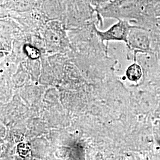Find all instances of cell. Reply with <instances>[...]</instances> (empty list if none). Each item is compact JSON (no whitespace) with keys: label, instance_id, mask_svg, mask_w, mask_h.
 <instances>
[{"label":"cell","instance_id":"obj_1","mask_svg":"<svg viewBox=\"0 0 160 160\" xmlns=\"http://www.w3.org/2000/svg\"><path fill=\"white\" fill-rule=\"evenodd\" d=\"M135 26L131 25L127 20L119 19L117 23L105 32L98 30L95 26H94L93 29L102 42L110 40L123 41L127 45L129 32Z\"/></svg>","mask_w":160,"mask_h":160},{"label":"cell","instance_id":"obj_2","mask_svg":"<svg viewBox=\"0 0 160 160\" xmlns=\"http://www.w3.org/2000/svg\"><path fill=\"white\" fill-rule=\"evenodd\" d=\"M45 29V38L49 49L59 50L67 46L68 41L61 23L52 20L47 23Z\"/></svg>","mask_w":160,"mask_h":160},{"label":"cell","instance_id":"obj_3","mask_svg":"<svg viewBox=\"0 0 160 160\" xmlns=\"http://www.w3.org/2000/svg\"><path fill=\"white\" fill-rule=\"evenodd\" d=\"M127 46L137 51L146 52L150 48V39L145 29L135 26L131 30L128 36Z\"/></svg>","mask_w":160,"mask_h":160},{"label":"cell","instance_id":"obj_4","mask_svg":"<svg viewBox=\"0 0 160 160\" xmlns=\"http://www.w3.org/2000/svg\"><path fill=\"white\" fill-rule=\"evenodd\" d=\"M42 12L45 16L53 19L65 16L67 8V0H43Z\"/></svg>","mask_w":160,"mask_h":160},{"label":"cell","instance_id":"obj_5","mask_svg":"<svg viewBox=\"0 0 160 160\" xmlns=\"http://www.w3.org/2000/svg\"><path fill=\"white\" fill-rule=\"evenodd\" d=\"M126 76L131 81L137 82L142 76V70L141 67L137 63H133L126 70Z\"/></svg>","mask_w":160,"mask_h":160},{"label":"cell","instance_id":"obj_6","mask_svg":"<svg viewBox=\"0 0 160 160\" xmlns=\"http://www.w3.org/2000/svg\"><path fill=\"white\" fill-rule=\"evenodd\" d=\"M24 50L26 53L27 55L31 59H38L40 57V53L39 51L34 46L30 45H26L24 46Z\"/></svg>","mask_w":160,"mask_h":160},{"label":"cell","instance_id":"obj_7","mask_svg":"<svg viewBox=\"0 0 160 160\" xmlns=\"http://www.w3.org/2000/svg\"><path fill=\"white\" fill-rule=\"evenodd\" d=\"M30 148L26 143H20L18 146V152L21 157H26L30 154Z\"/></svg>","mask_w":160,"mask_h":160}]
</instances>
